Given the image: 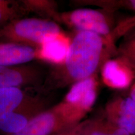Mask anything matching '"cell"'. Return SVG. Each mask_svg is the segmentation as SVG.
Masks as SVG:
<instances>
[{
	"mask_svg": "<svg viewBox=\"0 0 135 135\" xmlns=\"http://www.w3.org/2000/svg\"><path fill=\"white\" fill-rule=\"evenodd\" d=\"M103 50L102 36L91 32L78 31L71 39L62 65L53 66L47 73L41 89L51 91L92 76L97 70Z\"/></svg>",
	"mask_w": 135,
	"mask_h": 135,
	"instance_id": "6da1fadb",
	"label": "cell"
},
{
	"mask_svg": "<svg viewBox=\"0 0 135 135\" xmlns=\"http://www.w3.org/2000/svg\"><path fill=\"white\" fill-rule=\"evenodd\" d=\"M50 108L48 93L40 88L0 89V133L7 135L18 132Z\"/></svg>",
	"mask_w": 135,
	"mask_h": 135,
	"instance_id": "7a4b0ae2",
	"label": "cell"
},
{
	"mask_svg": "<svg viewBox=\"0 0 135 135\" xmlns=\"http://www.w3.org/2000/svg\"><path fill=\"white\" fill-rule=\"evenodd\" d=\"M62 31L50 19L22 18L0 28V43L25 45L37 49L49 35Z\"/></svg>",
	"mask_w": 135,
	"mask_h": 135,
	"instance_id": "3957f363",
	"label": "cell"
},
{
	"mask_svg": "<svg viewBox=\"0 0 135 135\" xmlns=\"http://www.w3.org/2000/svg\"><path fill=\"white\" fill-rule=\"evenodd\" d=\"M84 116L62 101L35 116L18 132L7 135H53L77 125Z\"/></svg>",
	"mask_w": 135,
	"mask_h": 135,
	"instance_id": "277c9868",
	"label": "cell"
},
{
	"mask_svg": "<svg viewBox=\"0 0 135 135\" xmlns=\"http://www.w3.org/2000/svg\"><path fill=\"white\" fill-rule=\"evenodd\" d=\"M46 75L45 68L34 61L0 66V89L41 88Z\"/></svg>",
	"mask_w": 135,
	"mask_h": 135,
	"instance_id": "5b68a950",
	"label": "cell"
},
{
	"mask_svg": "<svg viewBox=\"0 0 135 135\" xmlns=\"http://www.w3.org/2000/svg\"><path fill=\"white\" fill-rule=\"evenodd\" d=\"M61 21L78 30V31L91 32L101 36L109 33L110 28L104 15L97 10L81 8L59 15Z\"/></svg>",
	"mask_w": 135,
	"mask_h": 135,
	"instance_id": "8992f818",
	"label": "cell"
},
{
	"mask_svg": "<svg viewBox=\"0 0 135 135\" xmlns=\"http://www.w3.org/2000/svg\"><path fill=\"white\" fill-rule=\"evenodd\" d=\"M71 39L63 32L51 34L36 49V60L53 66L62 65L68 53Z\"/></svg>",
	"mask_w": 135,
	"mask_h": 135,
	"instance_id": "52a82bcc",
	"label": "cell"
},
{
	"mask_svg": "<svg viewBox=\"0 0 135 135\" xmlns=\"http://www.w3.org/2000/svg\"><path fill=\"white\" fill-rule=\"evenodd\" d=\"M97 82L94 75L73 84L63 101L86 115L95 103Z\"/></svg>",
	"mask_w": 135,
	"mask_h": 135,
	"instance_id": "ba28073f",
	"label": "cell"
},
{
	"mask_svg": "<svg viewBox=\"0 0 135 135\" xmlns=\"http://www.w3.org/2000/svg\"><path fill=\"white\" fill-rule=\"evenodd\" d=\"M106 120L135 135V103L131 97L111 103L106 108Z\"/></svg>",
	"mask_w": 135,
	"mask_h": 135,
	"instance_id": "9c48e42d",
	"label": "cell"
},
{
	"mask_svg": "<svg viewBox=\"0 0 135 135\" xmlns=\"http://www.w3.org/2000/svg\"><path fill=\"white\" fill-rule=\"evenodd\" d=\"M101 75L104 84L114 89L127 88L134 79V73L130 66L120 60L106 61L103 67Z\"/></svg>",
	"mask_w": 135,
	"mask_h": 135,
	"instance_id": "30bf717a",
	"label": "cell"
},
{
	"mask_svg": "<svg viewBox=\"0 0 135 135\" xmlns=\"http://www.w3.org/2000/svg\"><path fill=\"white\" fill-rule=\"evenodd\" d=\"M36 60V49L25 45L0 43V66L22 65Z\"/></svg>",
	"mask_w": 135,
	"mask_h": 135,
	"instance_id": "8fae6325",
	"label": "cell"
},
{
	"mask_svg": "<svg viewBox=\"0 0 135 135\" xmlns=\"http://www.w3.org/2000/svg\"><path fill=\"white\" fill-rule=\"evenodd\" d=\"M78 127L83 135H131L122 128L107 120H90L79 123Z\"/></svg>",
	"mask_w": 135,
	"mask_h": 135,
	"instance_id": "7c38bea8",
	"label": "cell"
},
{
	"mask_svg": "<svg viewBox=\"0 0 135 135\" xmlns=\"http://www.w3.org/2000/svg\"><path fill=\"white\" fill-rule=\"evenodd\" d=\"M26 15L21 0H0V28Z\"/></svg>",
	"mask_w": 135,
	"mask_h": 135,
	"instance_id": "4fadbf2b",
	"label": "cell"
},
{
	"mask_svg": "<svg viewBox=\"0 0 135 135\" xmlns=\"http://www.w3.org/2000/svg\"><path fill=\"white\" fill-rule=\"evenodd\" d=\"M27 14L35 13L38 16L59 20L55 2L47 0H21Z\"/></svg>",
	"mask_w": 135,
	"mask_h": 135,
	"instance_id": "5bb4252c",
	"label": "cell"
},
{
	"mask_svg": "<svg viewBox=\"0 0 135 135\" xmlns=\"http://www.w3.org/2000/svg\"><path fill=\"white\" fill-rule=\"evenodd\" d=\"M78 124L69 129L55 133L53 135H83L78 127Z\"/></svg>",
	"mask_w": 135,
	"mask_h": 135,
	"instance_id": "9a60e30c",
	"label": "cell"
},
{
	"mask_svg": "<svg viewBox=\"0 0 135 135\" xmlns=\"http://www.w3.org/2000/svg\"><path fill=\"white\" fill-rule=\"evenodd\" d=\"M130 95H131L130 96L131 98L133 99V101H134V103H135V84L134 86H133L132 88H131Z\"/></svg>",
	"mask_w": 135,
	"mask_h": 135,
	"instance_id": "2e32d148",
	"label": "cell"
},
{
	"mask_svg": "<svg viewBox=\"0 0 135 135\" xmlns=\"http://www.w3.org/2000/svg\"><path fill=\"white\" fill-rule=\"evenodd\" d=\"M131 4L132 5V7L135 9V0H133V1H131Z\"/></svg>",
	"mask_w": 135,
	"mask_h": 135,
	"instance_id": "e0dca14e",
	"label": "cell"
}]
</instances>
